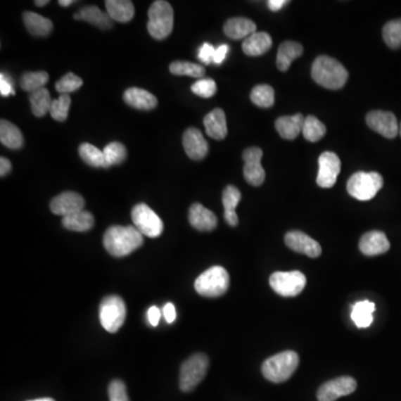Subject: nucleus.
I'll return each instance as SVG.
<instances>
[{"mask_svg": "<svg viewBox=\"0 0 401 401\" xmlns=\"http://www.w3.org/2000/svg\"><path fill=\"white\" fill-rule=\"evenodd\" d=\"M229 51H230V47L225 45V44H223V45L219 46L217 49H215V53H214L213 57L214 64H222V63L224 62L225 57H227Z\"/></svg>", "mask_w": 401, "mask_h": 401, "instance_id": "nucleus-47", "label": "nucleus"}, {"mask_svg": "<svg viewBox=\"0 0 401 401\" xmlns=\"http://www.w3.org/2000/svg\"><path fill=\"white\" fill-rule=\"evenodd\" d=\"M383 37L390 49L401 47V19L388 22L383 27Z\"/></svg>", "mask_w": 401, "mask_h": 401, "instance_id": "nucleus-39", "label": "nucleus"}, {"mask_svg": "<svg viewBox=\"0 0 401 401\" xmlns=\"http://www.w3.org/2000/svg\"><path fill=\"white\" fill-rule=\"evenodd\" d=\"M11 171V163L8 158H0V177H4Z\"/></svg>", "mask_w": 401, "mask_h": 401, "instance_id": "nucleus-51", "label": "nucleus"}, {"mask_svg": "<svg viewBox=\"0 0 401 401\" xmlns=\"http://www.w3.org/2000/svg\"><path fill=\"white\" fill-rule=\"evenodd\" d=\"M163 314L167 324H173L177 319V310L173 303H169L164 305Z\"/></svg>", "mask_w": 401, "mask_h": 401, "instance_id": "nucleus-48", "label": "nucleus"}, {"mask_svg": "<svg viewBox=\"0 0 401 401\" xmlns=\"http://www.w3.org/2000/svg\"><path fill=\"white\" fill-rule=\"evenodd\" d=\"M214 53H215L214 46L209 43H204L198 51V59L203 64L210 65L213 63Z\"/></svg>", "mask_w": 401, "mask_h": 401, "instance_id": "nucleus-45", "label": "nucleus"}, {"mask_svg": "<svg viewBox=\"0 0 401 401\" xmlns=\"http://www.w3.org/2000/svg\"><path fill=\"white\" fill-rule=\"evenodd\" d=\"M271 46H272L271 36L265 32H257L243 40L242 49L246 56L257 57L269 51Z\"/></svg>", "mask_w": 401, "mask_h": 401, "instance_id": "nucleus-23", "label": "nucleus"}, {"mask_svg": "<svg viewBox=\"0 0 401 401\" xmlns=\"http://www.w3.org/2000/svg\"><path fill=\"white\" fill-rule=\"evenodd\" d=\"M191 91L203 98H210L217 93V84L211 78H200L193 84Z\"/></svg>", "mask_w": 401, "mask_h": 401, "instance_id": "nucleus-43", "label": "nucleus"}, {"mask_svg": "<svg viewBox=\"0 0 401 401\" xmlns=\"http://www.w3.org/2000/svg\"><path fill=\"white\" fill-rule=\"evenodd\" d=\"M85 200L76 192H64L53 198L51 202V210L53 214L65 217L76 212L83 211Z\"/></svg>", "mask_w": 401, "mask_h": 401, "instance_id": "nucleus-16", "label": "nucleus"}, {"mask_svg": "<svg viewBox=\"0 0 401 401\" xmlns=\"http://www.w3.org/2000/svg\"><path fill=\"white\" fill-rule=\"evenodd\" d=\"M341 171V160L337 154L324 152L319 158V171L317 183L324 189H330L337 182L338 175Z\"/></svg>", "mask_w": 401, "mask_h": 401, "instance_id": "nucleus-13", "label": "nucleus"}, {"mask_svg": "<svg viewBox=\"0 0 401 401\" xmlns=\"http://www.w3.org/2000/svg\"><path fill=\"white\" fill-rule=\"evenodd\" d=\"M183 146L187 156L192 160H200L205 158L209 152V144L206 142L200 129L190 127L183 135Z\"/></svg>", "mask_w": 401, "mask_h": 401, "instance_id": "nucleus-18", "label": "nucleus"}, {"mask_svg": "<svg viewBox=\"0 0 401 401\" xmlns=\"http://www.w3.org/2000/svg\"><path fill=\"white\" fill-rule=\"evenodd\" d=\"M374 310H376V305L370 303L368 300L359 301L352 307V312H351V319L353 324H356L357 328H368L371 326L374 322Z\"/></svg>", "mask_w": 401, "mask_h": 401, "instance_id": "nucleus-31", "label": "nucleus"}, {"mask_svg": "<svg viewBox=\"0 0 401 401\" xmlns=\"http://www.w3.org/2000/svg\"><path fill=\"white\" fill-rule=\"evenodd\" d=\"M299 366V356L294 351H284L267 359L262 364V374L269 381L284 383L293 376Z\"/></svg>", "mask_w": 401, "mask_h": 401, "instance_id": "nucleus-3", "label": "nucleus"}, {"mask_svg": "<svg viewBox=\"0 0 401 401\" xmlns=\"http://www.w3.org/2000/svg\"><path fill=\"white\" fill-rule=\"evenodd\" d=\"M132 219L134 225L143 236L158 238L164 230L162 219L150 206L145 203H139L132 210Z\"/></svg>", "mask_w": 401, "mask_h": 401, "instance_id": "nucleus-9", "label": "nucleus"}, {"mask_svg": "<svg viewBox=\"0 0 401 401\" xmlns=\"http://www.w3.org/2000/svg\"><path fill=\"white\" fill-rule=\"evenodd\" d=\"M326 125L322 122H320L318 118L312 115L305 117L303 134L307 141L313 143L318 142L326 135Z\"/></svg>", "mask_w": 401, "mask_h": 401, "instance_id": "nucleus-36", "label": "nucleus"}, {"mask_svg": "<svg viewBox=\"0 0 401 401\" xmlns=\"http://www.w3.org/2000/svg\"><path fill=\"white\" fill-rule=\"evenodd\" d=\"M305 284L307 278L300 271L274 272L270 276L271 288L282 297H297L298 294L303 291Z\"/></svg>", "mask_w": 401, "mask_h": 401, "instance_id": "nucleus-10", "label": "nucleus"}, {"mask_svg": "<svg viewBox=\"0 0 401 401\" xmlns=\"http://www.w3.org/2000/svg\"><path fill=\"white\" fill-rule=\"evenodd\" d=\"M357 389V381L352 377H339L330 380L319 388V401H336L340 397L348 396L355 393Z\"/></svg>", "mask_w": 401, "mask_h": 401, "instance_id": "nucleus-12", "label": "nucleus"}, {"mask_svg": "<svg viewBox=\"0 0 401 401\" xmlns=\"http://www.w3.org/2000/svg\"><path fill=\"white\" fill-rule=\"evenodd\" d=\"M366 122L372 131L383 135L386 139H395L398 135V120L391 112L372 110L368 113Z\"/></svg>", "mask_w": 401, "mask_h": 401, "instance_id": "nucleus-14", "label": "nucleus"}, {"mask_svg": "<svg viewBox=\"0 0 401 401\" xmlns=\"http://www.w3.org/2000/svg\"><path fill=\"white\" fill-rule=\"evenodd\" d=\"M303 53V45L297 42L286 40L279 46L278 55H276V67L281 72H286L291 66L292 62Z\"/></svg>", "mask_w": 401, "mask_h": 401, "instance_id": "nucleus-24", "label": "nucleus"}, {"mask_svg": "<svg viewBox=\"0 0 401 401\" xmlns=\"http://www.w3.org/2000/svg\"><path fill=\"white\" fill-rule=\"evenodd\" d=\"M0 93H1V96L4 97L15 95V89H13V85H11V80L6 77L4 74L0 75Z\"/></svg>", "mask_w": 401, "mask_h": 401, "instance_id": "nucleus-46", "label": "nucleus"}, {"mask_svg": "<svg viewBox=\"0 0 401 401\" xmlns=\"http://www.w3.org/2000/svg\"><path fill=\"white\" fill-rule=\"evenodd\" d=\"M311 76L322 87L340 89L347 83L349 74L345 66L336 59L329 56H319L313 62Z\"/></svg>", "mask_w": 401, "mask_h": 401, "instance_id": "nucleus-2", "label": "nucleus"}, {"mask_svg": "<svg viewBox=\"0 0 401 401\" xmlns=\"http://www.w3.org/2000/svg\"><path fill=\"white\" fill-rule=\"evenodd\" d=\"M305 120L303 114L282 116L276 120V131L282 139H294L300 133H303Z\"/></svg>", "mask_w": 401, "mask_h": 401, "instance_id": "nucleus-25", "label": "nucleus"}, {"mask_svg": "<svg viewBox=\"0 0 401 401\" xmlns=\"http://www.w3.org/2000/svg\"><path fill=\"white\" fill-rule=\"evenodd\" d=\"M78 13L82 20L98 27L101 30H108L112 27V18L108 16V13H103L96 6H87L80 9Z\"/></svg>", "mask_w": 401, "mask_h": 401, "instance_id": "nucleus-32", "label": "nucleus"}, {"mask_svg": "<svg viewBox=\"0 0 401 401\" xmlns=\"http://www.w3.org/2000/svg\"><path fill=\"white\" fill-rule=\"evenodd\" d=\"M110 401H129L126 386L122 380H113L108 386Z\"/></svg>", "mask_w": 401, "mask_h": 401, "instance_id": "nucleus-44", "label": "nucleus"}, {"mask_svg": "<svg viewBox=\"0 0 401 401\" xmlns=\"http://www.w3.org/2000/svg\"><path fill=\"white\" fill-rule=\"evenodd\" d=\"M30 101L32 114L37 117L45 116L51 110V103H53L51 94L45 87L30 94Z\"/></svg>", "mask_w": 401, "mask_h": 401, "instance_id": "nucleus-33", "label": "nucleus"}, {"mask_svg": "<svg viewBox=\"0 0 401 401\" xmlns=\"http://www.w3.org/2000/svg\"><path fill=\"white\" fill-rule=\"evenodd\" d=\"M82 85H83V79L82 78L78 77L77 75L72 74V72H68V74L63 76L57 82L55 89L63 95V94H70L77 91V89L82 87Z\"/></svg>", "mask_w": 401, "mask_h": 401, "instance_id": "nucleus-42", "label": "nucleus"}, {"mask_svg": "<svg viewBox=\"0 0 401 401\" xmlns=\"http://www.w3.org/2000/svg\"><path fill=\"white\" fill-rule=\"evenodd\" d=\"M230 276L224 267H210L196 280L194 288L200 295L205 298H219L229 289Z\"/></svg>", "mask_w": 401, "mask_h": 401, "instance_id": "nucleus-5", "label": "nucleus"}, {"mask_svg": "<svg viewBox=\"0 0 401 401\" xmlns=\"http://www.w3.org/2000/svg\"><path fill=\"white\" fill-rule=\"evenodd\" d=\"M74 3V0H59L58 4L63 7H67V6L72 5Z\"/></svg>", "mask_w": 401, "mask_h": 401, "instance_id": "nucleus-52", "label": "nucleus"}, {"mask_svg": "<svg viewBox=\"0 0 401 401\" xmlns=\"http://www.w3.org/2000/svg\"><path fill=\"white\" fill-rule=\"evenodd\" d=\"M263 152L260 147H250L243 152L244 179L253 186H260L265 182V171L261 165Z\"/></svg>", "mask_w": 401, "mask_h": 401, "instance_id": "nucleus-11", "label": "nucleus"}, {"mask_svg": "<svg viewBox=\"0 0 401 401\" xmlns=\"http://www.w3.org/2000/svg\"><path fill=\"white\" fill-rule=\"evenodd\" d=\"M124 101L129 106L141 110H151L158 106V98L150 91L131 87L124 93Z\"/></svg>", "mask_w": 401, "mask_h": 401, "instance_id": "nucleus-21", "label": "nucleus"}, {"mask_svg": "<svg viewBox=\"0 0 401 401\" xmlns=\"http://www.w3.org/2000/svg\"><path fill=\"white\" fill-rule=\"evenodd\" d=\"M284 242L290 249L298 253L305 254L307 257H318L322 252L320 244L301 231L286 233Z\"/></svg>", "mask_w": 401, "mask_h": 401, "instance_id": "nucleus-15", "label": "nucleus"}, {"mask_svg": "<svg viewBox=\"0 0 401 401\" xmlns=\"http://www.w3.org/2000/svg\"><path fill=\"white\" fill-rule=\"evenodd\" d=\"M78 153L82 160L93 167H106V160H105L104 153L97 148L96 146L83 143L78 148Z\"/></svg>", "mask_w": 401, "mask_h": 401, "instance_id": "nucleus-34", "label": "nucleus"}, {"mask_svg": "<svg viewBox=\"0 0 401 401\" xmlns=\"http://www.w3.org/2000/svg\"><path fill=\"white\" fill-rule=\"evenodd\" d=\"M209 358L204 353H196L183 362L179 370V388L184 393L194 390L204 379L209 369Z\"/></svg>", "mask_w": 401, "mask_h": 401, "instance_id": "nucleus-7", "label": "nucleus"}, {"mask_svg": "<svg viewBox=\"0 0 401 401\" xmlns=\"http://www.w3.org/2000/svg\"><path fill=\"white\" fill-rule=\"evenodd\" d=\"M70 97L68 94H63L58 97V99H53L51 103V117L58 122H64L68 117V112L70 107Z\"/></svg>", "mask_w": 401, "mask_h": 401, "instance_id": "nucleus-41", "label": "nucleus"}, {"mask_svg": "<svg viewBox=\"0 0 401 401\" xmlns=\"http://www.w3.org/2000/svg\"><path fill=\"white\" fill-rule=\"evenodd\" d=\"M62 223L63 227L67 230L86 232L94 227L95 219L91 212L83 210V211L76 212V213L63 217Z\"/></svg>", "mask_w": 401, "mask_h": 401, "instance_id": "nucleus-29", "label": "nucleus"}, {"mask_svg": "<svg viewBox=\"0 0 401 401\" xmlns=\"http://www.w3.org/2000/svg\"><path fill=\"white\" fill-rule=\"evenodd\" d=\"M23 20L28 32L34 36L44 37L51 34L53 30V23L45 17L40 16L39 13L26 11L23 13Z\"/></svg>", "mask_w": 401, "mask_h": 401, "instance_id": "nucleus-28", "label": "nucleus"}, {"mask_svg": "<svg viewBox=\"0 0 401 401\" xmlns=\"http://www.w3.org/2000/svg\"><path fill=\"white\" fill-rule=\"evenodd\" d=\"M147 318H148V322H150L151 326H156L160 322V310L155 305H153L147 311Z\"/></svg>", "mask_w": 401, "mask_h": 401, "instance_id": "nucleus-49", "label": "nucleus"}, {"mask_svg": "<svg viewBox=\"0 0 401 401\" xmlns=\"http://www.w3.org/2000/svg\"><path fill=\"white\" fill-rule=\"evenodd\" d=\"M170 72L177 76H189V77L202 78L205 74L204 67L200 65L194 64V63L183 62V61H177V62L172 63L170 65Z\"/></svg>", "mask_w": 401, "mask_h": 401, "instance_id": "nucleus-37", "label": "nucleus"}, {"mask_svg": "<svg viewBox=\"0 0 401 401\" xmlns=\"http://www.w3.org/2000/svg\"><path fill=\"white\" fill-rule=\"evenodd\" d=\"M108 16L118 23H129L135 13L134 5L129 0H106L105 1Z\"/></svg>", "mask_w": 401, "mask_h": 401, "instance_id": "nucleus-27", "label": "nucleus"}, {"mask_svg": "<svg viewBox=\"0 0 401 401\" xmlns=\"http://www.w3.org/2000/svg\"><path fill=\"white\" fill-rule=\"evenodd\" d=\"M144 238L135 227L114 225L107 229L103 238L105 249L116 257H126L142 246Z\"/></svg>", "mask_w": 401, "mask_h": 401, "instance_id": "nucleus-1", "label": "nucleus"}, {"mask_svg": "<svg viewBox=\"0 0 401 401\" xmlns=\"http://www.w3.org/2000/svg\"><path fill=\"white\" fill-rule=\"evenodd\" d=\"M223 30L225 35L231 39H246L249 36L253 35L254 32H257V25L250 19L236 17L225 23Z\"/></svg>", "mask_w": 401, "mask_h": 401, "instance_id": "nucleus-20", "label": "nucleus"}, {"mask_svg": "<svg viewBox=\"0 0 401 401\" xmlns=\"http://www.w3.org/2000/svg\"><path fill=\"white\" fill-rule=\"evenodd\" d=\"M49 74L46 72H25L20 78V87L25 91L32 94L44 89V86L49 82Z\"/></svg>", "mask_w": 401, "mask_h": 401, "instance_id": "nucleus-35", "label": "nucleus"}, {"mask_svg": "<svg viewBox=\"0 0 401 401\" xmlns=\"http://www.w3.org/2000/svg\"><path fill=\"white\" fill-rule=\"evenodd\" d=\"M203 123L205 126L206 134L211 139L221 141V139H224L227 137V117H225V113L221 108H215V110L210 112L204 117Z\"/></svg>", "mask_w": 401, "mask_h": 401, "instance_id": "nucleus-22", "label": "nucleus"}, {"mask_svg": "<svg viewBox=\"0 0 401 401\" xmlns=\"http://www.w3.org/2000/svg\"><path fill=\"white\" fill-rule=\"evenodd\" d=\"M174 26V11L171 4L158 0L148 9L147 30L154 39L163 40L171 34Z\"/></svg>", "mask_w": 401, "mask_h": 401, "instance_id": "nucleus-4", "label": "nucleus"}, {"mask_svg": "<svg viewBox=\"0 0 401 401\" xmlns=\"http://www.w3.org/2000/svg\"><path fill=\"white\" fill-rule=\"evenodd\" d=\"M103 153H104L105 160H106V167L123 163L127 155L126 147L120 142H112L106 145Z\"/></svg>", "mask_w": 401, "mask_h": 401, "instance_id": "nucleus-40", "label": "nucleus"}, {"mask_svg": "<svg viewBox=\"0 0 401 401\" xmlns=\"http://www.w3.org/2000/svg\"><path fill=\"white\" fill-rule=\"evenodd\" d=\"M359 249L367 257H376L390 249V242L381 231H370L361 236Z\"/></svg>", "mask_w": 401, "mask_h": 401, "instance_id": "nucleus-17", "label": "nucleus"}, {"mask_svg": "<svg viewBox=\"0 0 401 401\" xmlns=\"http://www.w3.org/2000/svg\"><path fill=\"white\" fill-rule=\"evenodd\" d=\"M74 19H77V20H82V18H80L79 13H76L75 15H74Z\"/></svg>", "mask_w": 401, "mask_h": 401, "instance_id": "nucleus-55", "label": "nucleus"}, {"mask_svg": "<svg viewBox=\"0 0 401 401\" xmlns=\"http://www.w3.org/2000/svg\"><path fill=\"white\" fill-rule=\"evenodd\" d=\"M0 142L11 150H19L24 145L22 132L8 120L0 122Z\"/></svg>", "mask_w": 401, "mask_h": 401, "instance_id": "nucleus-30", "label": "nucleus"}, {"mask_svg": "<svg viewBox=\"0 0 401 401\" xmlns=\"http://www.w3.org/2000/svg\"><path fill=\"white\" fill-rule=\"evenodd\" d=\"M241 200V192L233 185H227L223 191L222 203L224 206V219L227 224L236 227L238 224V214L236 213V206Z\"/></svg>", "mask_w": 401, "mask_h": 401, "instance_id": "nucleus-26", "label": "nucleus"}, {"mask_svg": "<svg viewBox=\"0 0 401 401\" xmlns=\"http://www.w3.org/2000/svg\"><path fill=\"white\" fill-rule=\"evenodd\" d=\"M383 186V179L377 172H357L349 179L347 191L359 200H369L377 196Z\"/></svg>", "mask_w": 401, "mask_h": 401, "instance_id": "nucleus-6", "label": "nucleus"}, {"mask_svg": "<svg viewBox=\"0 0 401 401\" xmlns=\"http://www.w3.org/2000/svg\"><path fill=\"white\" fill-rule=\"evenodd\" d=\"M126 319V305L117 295L104 298L99 305V320L106 331L115 333L122 328Z\"/></svg>", "mask_w": 401, "mask_h": 401, "instance_id": "nucleus-8", "label": "nucleus"}, {"mask_svg": "<svg viewBox=\"0 0 401 401\" xmlns=\"http://www.w3.org/2000/svg\"><path fill=\"white\" fill-rule=\"evenodd\" d=\"M49 3V0H36L35 5L37 6V7H44V6L47 5Z\"/></svg>", "mask_w": 401, "mask_h": 401, "instance_id": "nucleus-53", "label": "nucleus"}, {"mask_svg": "<svg viewBox=\"0 0 401 401\" xmlns=\"http://www.w3.org/2000/svg\"><path fill=\"white\" fill-rule=\"evenodd\" d=\"M288 0H269L267 1V7L272 11H279L284 8V6L288 5Z\"/></svg>", "mask_w": 401, "mask_h": 401, "instance_id": "nucleus-50", "label": "nucleus"}, {"mask_svg": "<svg viewBox=\"0 0 401 401\" xmlns=\"http://www.w3.org/2000/svg\"><path fill=\"white\" fill-rule=\"evenodd\" d=\"M399 133H400V136H401V124H400V127H399Z\"/></svg>", "mask_w": 401, "mask_h": 401, "instance_id": "nucleus-56", "label": "nucleus"}, {"mask_svg": "<svg viewBox=\"0 0 401 401\" xmlns=\"http://www.w3.org/2000/svg\"><path fill=\"white\" fill-rule=\"evenodd\" d=\"M274 89L270 85L262 84L257 85L252 89L251 101L257 106L267 108L274 104Z\"/></svg>", "mask_w": 401, "mask_h": 401, "instance_id": "nucleus-38", "label": "nucleus"}, {"mask_svg": "<svg viewBox=\"0 0 401 401\" xmlns=\"http://www.w3.org/2000/svg\"><path fill=\"white\" fill-rule=\"evenodd\" d=\"M189 221L194 229L198 231H213L217 225L215 214L204 208L202 204L194 203L189 212Z\"/></svg>", "mask_w": 401, "mask_h": 401, "instance_id": "nucleus-19", "label": "nucleus"}, {"mask_svg": "<svg viewBox=\"0 0 401 401\" xmlns=\"http://www.w3.org/2000/svg\"><path fill=\"white\" fill-rule=\"evenodd\" d=\"M28 401H55L53 399L51 398H40V399H35V400H28Z\"/></svg>", "mask_w": 401, "mask_h": 401, "instance_id": "nucleus-54", "label": "nucleus"}]
</instances>
